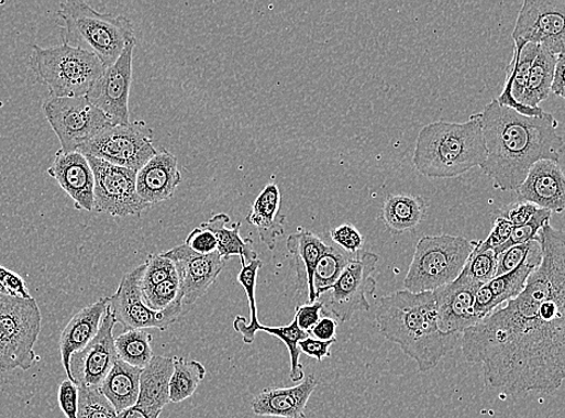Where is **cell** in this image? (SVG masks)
Here are the masks:
<instances>
[{"mask_svg": "<svg viewBox=\"0 0 565 418\" xmlns=\"http://www.w3.org/2000/svg\"><path fill=\"white\" fill-rule=\"evenodd\" d=\"M258 332H265L275 336L287 346L290 354V380L292 383H300L304 378L302 364L300 363L301 350L299 344L302 340L310 337L299 327L297 319H293L288 326L268 327L258 326Z\"/></svg>", "mask_w": 565, "mask_h": 418, "instance_id": "obj_36", "label": "cell"}, {"mask_svg": "<svg viewBox=\"0 0 565 418\" xmlns=\"http://www.w3.org/2000/svg\"><path fill=\"white\" fill-rule=\"evenodd\" d=\"M543 260L523 293L462 336L486 387L509 396L554 394L565 380V232L539 231Z\"/></svg>", "mask_w": 565, "mask_h": 418, "instance_id": "obj_1", "label": "cell"}, {"mask_svg": "<svg viewBox=\"0 0 565 418\" xmlns=\"http://www.w3.org/2000/svg\"><path fill=\"white\" fill-rule=\"evenodd\" d=\"M356 255L343 251L335 244L329 245L323 257L319 260L314 273V287L318 299L336 284L339 277L346 268V265H348Z\"/></svg>", "mask_w": 565, "mask_h": 418, "instance_id": "obj_35", "label": "cell"}, {"mask_svg": "<svg viewBox=\"0 0 565 418\" xmlns=\"http://www.w3.org/2000/svg\"><path fill=\"white\" fill-rule=\"evenodd\" d=\"M318 386L314 375L307 376L298 386L264 389L252 402V410L258 416L306 418V407Z\"/></svg>", "mask_w": 565, "mask_h": 418, "instance_id": "obj_25", "label": "cell"}, {"mask_svg": "<svg viewBox=\"0 0 565 418\" xmlns=\"http://www.w3.org/2000/svg\"><path fill=\"white\" fill-rule=\"evenodd\" d=\"M79 400V385L75 384L69 378L64 380L58 389V403L60 410L67 418H77Z\"/></svg>", "mask_w": 565, "mask_h": 418, "instance_id": "obj_45", "label": "cell"}, {"mask_svg": "<svg viewBox=\"0 0 565 418\" xmlns=\"http://www.w3.org/2000/svg\"><path fill=\"white\" fill-rule=\"evenodd\" d=\"M379 257L374 252H358L346 265L339 280L326 294L319 297L323 304L321 312L337 322H348L356 312L368 311V295H374L377 282L374 276Z\"/></svg>", "mask_w": 565, "mask_h": 418, "instance_id": "obj_10", "label": "cell"}, {"mask_svg": "<svg viewBox=\"0 0 565 418\" xmlns=\"http://www.w3.org/2000/svg\"><path fill=\"white\" fill-rule=\"evenodd\" d=\"M534 240L532 242L513 246L507 250L497 257V276H502L511 273L520 267V265L529 257L530 252L533 248Z\"/></svg>", "mask_w": 565, "mask_h": 418, "instance_id": "obj_43", "label": "cell"}, {"mask_svg": "<svg viewBox=\"0 0 565 418\" xmlns=\"http://www.w3.org/2000/svg\"><path fill=\"white\" fill-rule=\"evenodd\" d=\"M57 16L63 43L96 55L106 68L121 57L128 44L136 42L130 19L101 14L82 0L60 3Z\"/></svg>", "mask_w": 565, "mask_h": 418, "instance_id": "obj_5", "label": "cell"}, {"mask_svg": "<svg viewBox=\"0 0 565 418\" xmlns=\"http://www.w3.org/2000/svg\"><path fill=\"white\" fill-rule=\"evenodd\" d=\"M182 183L177 158L171 152L158 151L136 174V189L149 206L170 199Z\"/></svg>", "mask_w": 565, "mask_h": 418, "instance_id": "obj_23", "label": "cell"}, {"mask_svg": "<svg viewBox=\"0 0 565 418\" xmlns=\"http://www.w3.org/2000/svg\"><path fill=\"white\" fill-rule=\"evenodd\" d=\"M174 373L170 380V402L182 403L196 394L207 376V369L198 361L174 358Z\"/></svg>", "mask_w": 565, "mask_h": 418, "instance_id": "obj_33", "label": "cell"}, {"mask_svg": "<svg viewBox=\"0 0 565 418\" xmlns=\"http://www.w3.org/2000/svg\"><path fill=\"white\" fill-rule=\"evenodd\" d=\"M30 65L49 98L86 97L107 69L96 55L66 43L33 45Z\"/></svg>", "mask_w": 565, "mask_h": 418, "instance_id": "obj_6", "label": "cell"}, {"mask_svg": "<svg viewBox=\"0 0 565 418\" xmlns=\"http://www.w3.org/2000/svg\"><path fill=\"white\" fill-rule=\"evenodd\" d=\"M115 323L109 306L97 337L85 349L73 354L70 373L75 384L99 388L104 383L119 360L113 337Z\"/></svg>", "mask_w": 565, "mask_h": 418, "instance_id": "obj_16", "label": "cell"}, {"mask_svg": "<svg viewBox=\"0 0 565 418\" xmlns=\"http://www.w3.org/2000/svg\"><path fill=\"white\" fill-rule=\"evenodd\" d=\"M0 294H2V295H3V289H2V287H0Z\"/></svg>", "mask_w": 565, "mask_h": 418, "instance_id": "obj_53", "label": "cell"}, {"mask_svg": "<svg viewBox=\"0 0 565 418\" xmlns=\"http://www.w3.org/2000/svg\"><path fill=\"white\" fill-rule=\"evenodd\" d=\"M145 263L146 271L143 277V293L177 275L175 263L162 255H149Z\"/></svg>", "mask_w": 565, "mask_h": 418, "instance_id": "obj_41", "label": "cell"}, {"mask_svg": "<svg viewBox=\"0 0 565 418\" xmlns=\"http://www.w3.org/2000/svg\"><path fill=\"white\" fill-rule=\"evenodd\" d=\"M287 248L292 256L291 268L297 274L300 293H307L310 302L317 301L314 273L329 245L313 232L299 228L297 233L288 238Z\"/></svg>", "mask_w": 565, "mask_h": 418, "instance_id": "obj_26", "label": "cell"}, {"mask_svg": "<svg viewBox=\"0 0 565 418\" xmlns=\"http://www.w3.org/2000/svg\"><path fill=\"white\" fill-rule=\"evenodd\" d=\"M263 267V262L258 258L247 265H243L237 282L245 289L246 296L250 302L251 321L246 318L237 316L234 321V328L237 333L242 336L243 343L253 344L256 333H258V326L261 324L258 319V310H256V278H258L259 271Z\"/></svg>", "mask_w": 565, "mask_h": 418, "instance_id": "obj_32", "label": "cell"}, {"mask_svg": "<svg viewBox=\"0 0 565 418\" xmlns=\"http://www.w3.org/2000/svg\"><path fill=\"white\" fill-rule=\"evenodd\" d=\"M146 306L154 311H163L168 309L181 296V283H179L178 274L168 278V280L152 287L143 293Z\"/></svg>", "mask_w": 565, "mask_h": 418, "instance_id": "obj_40", "label": "cell"}, {"mask_svg": "<svg viewBox=\"0 0 565 418\" xmlns=\"http://www.w3.org/2000/svg\"><path fill=\"white\" fill-rule=\"evenodd\" d=\"M42 322V311L34 298L0 294V372H27L41 361L34 348Z\"/></svg>", "mask_w": 565, "mask_h": 418, "instance_id": "obj_8", "label": "cell"}, {"mask_svg": "<svg viewBox=\"0 0 565 418\" xmlns=\"http://www.w3.org/2000/svg\"><path fill=\"white\" fill-rule=\"evenodd\" d=\"M114 346L120 360L140 370H145L154 358L152 336L145 329L124 331L114 338Z\"/></svg>", "mask_w": 565, "mask_h": 418, "instance_id": "obj_34", "label": "cell"}, {"mask_svg": "<svg viewBox=\"0 0 565 418\" xmlns=\"http://www.w3.org/2000/svg\"><path fill=\"white\" fill-rule=\"evenodd\" d=\"M80 400L77 418H120L111 403L97 387L79 385Z\"/></svg>", "mask_w": 565, "mask_h": 418, "instance_id": "obj_38", "label": "cell"}, {"mask_svg": "<svg viewBox=\"0 0 565 418\" xmlns=\"http://www.w3.org/2000/svg\"><path fill=\"white\" fill-rule=\"evenodd\" d=\"M425 200L414 195H391L384 201L381 220L392 234L413 231L425 218Z\"/></svg>", "mask_w": 565, "mask_h": 418, "instance_id": "obj_29", "label": "cell"}, {"mask_svg": "<svg viewBox=\"0 0 565 418\" xmlns=\"http://www.w3.org/2000/svg\"><path fill=\"white\" fill-rule=\"evenodd\" d=\"M0 287L3 289V295L22 299L33 298L23 277L3 267L2 264H0Z\"/></svg>", "mask_w": 565, "mask_h": 418, "instance_id": "obj_46", "label": "cell"}, {"mask_svg": "<svg viewBox=\"0 0 565 418\" xmlns=\"http://www.w3.org/2000/svg\"><path fill=\"white\" fill-rule=\"evenodd\" d=\"M146 263L123 275L119 289L109 297L110 309L115 322L124 331L132 329L156 328L166 331L185 311L182 299H178L171 307L163 311H154L146 306L143 295V277Z\"/></svg>", "mask_w": 565, "mask_h": 418, "instance_id": "obj_12", "label": "cell"}, {"mask_svg": "<svg viewBox=\"0 0 565 418\" xmlns=\"http://www.w3.org/2000/svg\"><path fill=\"white\" fill-rule=\"evenodd\" d=\"M321 310H323V304L319 300L310 304H304L297 308L295 312V319H297L299 327L304 332H310L311 329L319 322Z\"/></svg>", "mask_w": 565, "mask_h": 418, "instance_id": "obj_48", "label": "cell"}, {"mask_svg": "<svg viewBox=\"0 0 565 418\" xmlns=\"http://www.w3.org/2000/svg\"><path fill=\"white\" fill-rule=\"evenodd\" d=\"M480 242L447 234L421 238L405 278V288L412 294H423L453 284Z\"/></svg>", "mask_w": 565, "mask_h": 418, "instance_id": "obj_7", "label": "cell"}, {"mask_svg": "<svg viewBox=\"0 0 565 418\" xmlns=\"http://www.w3.org/2000/svg\"><path fill=\"white\" fill-rule=\"evenodd\" d=\"M551 215L552 212L549 210L539 209L530 222L513 227L508 242L495 250L497 257L510 248L524 245L535 240L539 231L550 223Z\"/></svg>", "mask_w": 565, "mask_h": 418, "instance_id": "obj_39", "label": "cell"}, {"mask_svg": "<svg viewBox=\"0 0 565 418\" xmlns=\"http://www.w3.org/2000/svg\"><path fill=\"white\" fill-rule=\"evenodd\" d=\"M538 210L539 208L531 205V202L520 201L505 215V218H507L513 227L522 226L530 222Z\"/></svg>", "mask_w": 565, "mask_h": 418, "instance_id": "obj_50", "label": "cell"}, {"mask_svg": "<svg viewBox=\"0 0 565 418\" xmlns=\"http://www.w3.org/2000/svg\"><path fill=\"white\" fill-rule=\"evenodd\" d=\"M47 174L58 183L79 211H95L96 177L91 164L81 152L57 151Z\"/></svg>", "mask_w": 565, "mask_h": 418, "instance_id": "obj_20", "label": "cell"}, {"mask_svg": "<svg viewBox=\"0 0 565 418\" xmlns=\"http://www.w3.org/2000/svg\"><path fill=\"white\" fill-rule=\"evenodd\" d=\"M376 320L381 336L400 346L421 373L434 370L461 345L462 334L442 331L433 293L403 289L385 296L377 304Z\"/></svg>", "mask_w": 565, "mask_h": 418, "instance_id": "obj_3", "label": "cell"}, {"mask_svg": "<svg viewBox=\"0 0 565 418\" xmlns=\"http://www.w3.org/2000/svg\"><path fill=\"white\" fill-rule=\"evenodd\" d=\"M95 173V211L113 218L140 217L151 208L136 189V172L86 156Z\"/></svg>", "mask_w": 565, "mask_h": 418, "instance_id": "obj_13", "label": "cell"}, {"mask_svg": "<svg viewBox=\"0 0 565 418\" xmlns=\"http://www.w3.org/2000/svg\"><path fill=\"white\" fill-rule=\"evenodd\" d=\"M337 327L339 322L335 319L324 316V318H321L308 334H312V337L318 340H333L336 339Z\"/></svg>", "mask_w": 565, "mask_h": 418, "instance_id": "obj_51", "label": "cell"}, {"mask_svg": "<svg viewBox=\"0 0 565 418\" xmlns=\"http://www.w3.org/2000/svg\"><path fill=\"white\" fill-rule=\"evenodd\" d=\"M481 288L466 274L461 273L456 280L434 290L436 311L443 332L462 334L478 324L480 319L475 312V298Z\"/></svg>", "mask_w": 565, "mask_h": 418, "instance_id": "obj_18", "label": "cell"}, {"mask_svg": "<svg viewBox=\"0 0 565 418\" xmlns=\"http://www.w3.org/2000/svg\"><path fill=\"white\" fill-rule=\"evenodd\" d=\"M77 152L136 173L158 154L145 121L109 124Z\"/></svg>", "mask_w": 565, "mask_h": 418, "instance_id": "obj_9", "label": "cell"}, {"mask_svg": "<svg viewBox=\"0 0 565 418\" xmlns=\"http://www.w3.org/2000/svg\"><path fill=\"white\" fill-rule=\"evenodd\" d=\"M512 40L513 46L535 44L565 55V0H524Z\"/></svg>", "mask_w": 565, "mask_h": 418, "instance_id": "obj_14", "label": "cell"}, {"mask_svg": "<svg viewBox=\"0 0 565 418\" xmlns=\"http://www.w3.org/2000/svg\"><path fill=\"white\" fill-rule=\"evenodd\" d=\"M480 244L473 251L462 273L483 287L496 277L497 255L494 250L483 249Z\"/></svg>", "mask_w": 565, "mask_h": 418, "instance_id": "obj_37", "label": "cell"}, {"mask_svg": "<svg viewBox=\"0 0 565 418\" xmlns=\"http://www.w3.org/2000/svg\"><path fill=\"white\" fill-rule=\"evenodd\" d=\"M173 373V359L154 356L141 374L137 403L120 414V418H159L166 405L171 403Z\"/></svg>", "mask_w": 565, "mask_h": 418, "instance_id": "obj_21", "label": "cell"}, {"mask_svg": "<svg viewBox=\"0 0 565 418\" xmlns=\"http://www.w3.org/2000/svg\"><path fill=\"white\" fill-rule=\"evenodd\" d=\"M143 371L119 359L104 383L99 387L101 394L106 396L119 415L133 408L137 403L140 378Z\"/></svg>", "mask_w": 565, "mask_h": 418, "instance_id": "obj_28", "label": "cell"}, {"mask_svg": "<svg viewBox=\"0 0 565 418\" xmlns=\"http://www.w3.org/2000/svg\"><path fill=\"white\" fill-rule=\"evenodd\" d=\"M551 92L565 99V55L557 56V65Z\"/></svg>", "mask_w": 565, "mask_h": 418, "instance_id": "obj_52", "label": "cell"}, {"mask_svg": "<svg viewBox=\"0 0 565 418\" xmlns=\"http://www.w3.org/2000/svg\"><path fill=\"white\" fill-rule=\"evenodd\" d=\"M487 156L479 167L500 191H518L539 161L560 162L565 147L552 113L528 118L498 103L479 112Z\"/></svg>", "mask_w": 565, "mask_h": 418, "instance_id": "obj_2", "label": "cell"}, {"mask_svg": "<svg viewBox=\"0 0 565 418\" xmlns=\"http://www.w3.org/2000/svg\"><path fill=\"white\" fill-rule=\"evenodd\" d=\"M513 230L512 223L505 217H499L495 220L494 228L489 237L481 242L483 249L496 250L505 245Z\"/></svg>", "mask_w": 565, "mask_h": 418, "instance_id": "obj_47", "label": "cell"}, {"mask_svg": "<svg viewBox=\"0 0 565 418\" xmlns=\"http://www.w3.org/2000/svg\"><path fill=\"white\" fill-rule=\"evenodd\" d=\"M109 306V298H100L91 306L76 312L63 329L59 338L60 360L64 371L71 382L70 360L73 354L85 349L97 337Z\"/></svg>", "mask_w": 565, "mask_h": 418, "instance_id": "obj_24", "label": "cell"}, {"mask_svg": "<svg viewBox=\"0 0 565 418\" xmlns=\"http://www.w3.org/2000/svg\"><path fill=\"white\" fill-rule=\"evenodd\" d=\"M229 222L230 218L226 213H217L208 222L202 223V227L208 228L215 235L218 253L221 257L228 262L231 257L239 256L242 267L258 260L252 240L242 239L240 235L241 222L228 228Z\"/></svg>", "mask_w": 565, "mask_h": 418, "instance_id": "obj_30", "label": "cell"}, {"mask_svg": "<svg viewBox=\"0 0 565 418\" xmlns=\"http://www.w3.org/2000/svg\"><path fill=\"white\" fill-rule=\"evenodd\" d=\"M542 260V244L535 239L529 257L518 270L497 276L489 284L484 285L475 298V312L480 321L495 312L502 304L519 297L528 285L531 274L541 265Z\"/></svg>", "mask_w": 565, "mask_h": 418, "instance_id": "obj_19", "label": "cell"}, {"mask_svg": "<svg viewBox=\"0 0 565 418\" xmlns=\"http://www.w3.org/2000/svg\"><path fill=\"white\" fill-rule=\"evenodd\" d=\"M330 237L333 244L345 252L352 253V255L362 251L365 242L363 234L353 224L348 223L333 228Z\"/></svg>", "mask_w": 565, "mask_h": 418, "instance_id": "obj_42", "label": "cell"}, {"mask_svg": "<svg viewBox=\"0 0 565 418\" xmlns=\"http://www.w3.org/2000/svg\"><path fill=\"white\" fill-rule=\"evenodd\" d=\"M487 151L479 113L466 122H432L420 131L413 156L416 169L431 179H453L480 167Z\"/></svg>", "mask_w": 565, "mask_h": 418, "instance_id": "obj_4", "label": "cell"}, {"mask_svg": "<svg viewBox=\"0 0 565 418\" xmlns=\"http://www.w3.org/2000/svg\"><path fill=\"white\" fill-rule=\"evenodd\" d=\"M564 213H565V210H564Z\"/></svg>", "mask_w": 565, "mask_h": 418, "instance_id": "obj_54", "label": "cell"}, {"mask_svg": "<svg viewBox=\"0 0 565 418\" xmlns=\"http://www.w3.org/2000/svg\"><path fill=\"white\" fill-rule=\"evenodd\" d=\"M520 201L552 213L565 210V173L558 162L539 161L517 191Z\"/></svg>", "mask_w": 565, "mask_h": 418, "instance_id": "obj_22", "label": "cell"}, {"mask_svg": "<svg viewBox=\"0 0 565 418\" xmlns=\"http://www.w3.org/2000/svg\"><path fill=\"white\" fill-rule=\"evenodd\" d=\"M135 46L136 42L128 44L121 57L102 73L86 96L112 124L131 122L130 96Z\"/></svg>", "mask_w": 565, "mask_h": 418, "instance_id": "obj_15", "label": "cell"}, {"mask_svg": "<svg viewBox=\"0 0 565 418\" xmlns=\"http://www.w3.org/2000/svg\"><path fill=\"white\" fill-rule=\"evenodd\" d=\"M557 65V56L545 47L539 46L538 55L533 62L528 90H525L522 105L538 108L551 94L552 84Z\"/></svg>", "mask_w": 565, "mask_h": 418, "instance_id": "obj_31", "label": "cell"}, {"mask_svg": "<svg viewBox=\"0 0 565 418\" xmlns=\"http://www.w3.org/2000/svg\"><path fill=\"white\" fill-rule=\"evenodd\" d=\"M160 255L176 265L185 307L192 306L209 293L226 263L218 251L212 255L202 256L186 244L165 251Z\"/></svg>", "mask_w": 565, "mask_h": 418, "instance_id": "obj_17", "label": "cell"}, {"mask_svg": "<svg viewBox=\"0 0 565 418\" xmlns=\"http://www.w3.org/2000/svg\"><path fill=\"white\" fill-rule=\"evenodd\" d=\"M46 120L56 133L60 151L77 152L109 124L106 113L87 97L48 98L43 106Z\"/></svg>", "mask_w": 565, "mask_h": 418, "instance_id": "obj_11", "label": "cell"}, {"mask_svg": "<svg viewBox=\"0 0 565 418\" xmlns=\"http://www.w3.org/2000/svg\"><path fill=\"white\" fill-rule=\"evenodd\" d=\"M280 191L276 184H268L253 202L247 221L258 230L262 242L274 251L277 239L285 234L286 217L280 213Z\"/></svg>", "mask_w": 565, "mask_h": 418, "instance_id": "obj_27", "label": "cell"}, {"mask_svg": "<svg viewBox=\"0 0 565 418\" xmlns=\"http://www.w3.org/2000/svg\"><path fill=\"white\" fill-rule=\"evenodd\" d=\"M335 343L336 339L323 341L310 336L302 340L299 346L301 352L307 354L308 358H312L318 362H321L330 358V348Z\"/></svg>", "mask_w": 565, "mask_h": 418, "instance_id": "obj_49", "label": "cell"}, {"mask_svg": "<svg viewBox=\"0 0 565 418\" xmlns=\"http://www.w3.org/2000/svg\"><path fill=\"white\" fill-rule=\"evenodd\" d=\"M190 250L202 256L212 255L218 251V242L215 235L208 228L199 227L192 230L186 239L185 243Z\"/></svg>", "mask_w": 565, "mask_h": 418, "instance_id": "obj_44", "label": "cell"}]
</instances>
